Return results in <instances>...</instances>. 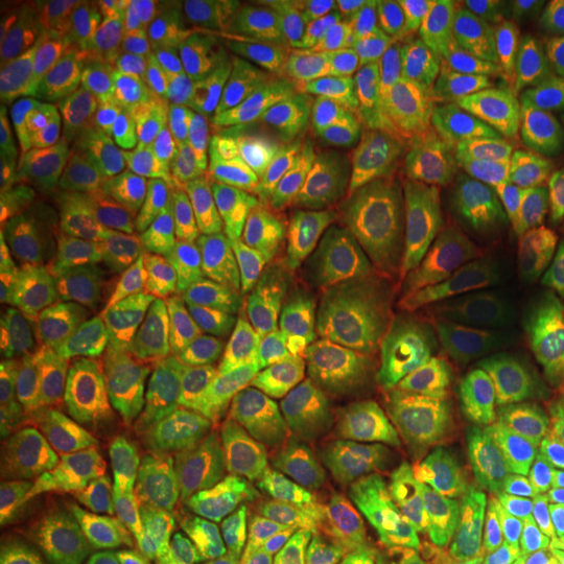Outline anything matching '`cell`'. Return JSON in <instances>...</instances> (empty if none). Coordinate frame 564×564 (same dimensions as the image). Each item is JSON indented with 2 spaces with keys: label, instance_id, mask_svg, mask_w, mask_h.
Returning a JSON list of instances; mask_svg holds the SVG:
<instances>
[{
  "label": "cell",
  "instance_id": "cell-12",
  "mask_svg": "<svg viewBox=\"0 0 564 564\" xmlns=\"http://www.w3.org/2000/svg\"><path fill=\"white\" fill-rule=\"evenodd\" d=\"M423 257L384 236L369 257L322 280L340 308L345 361L377 366L394 337L419 314Z\"/></svg>",
  "mask_w": 564,
  "mask_h": 564
},
{
  "label": "cell",
  "instance_id": "cell-54",
  "mask_svg": "<svg viewBox=\"0 0 564 564\" xmlns=\"http://www.w3.org/2000/svg\"><path fill=\"white\" fill-rule=\"evenodd\" d=\"M562 82H564V79H562Z\"/></svg>",
  "mask_w": 564,
  "mask_h": 564
},
{
  "label": "cell",
  "instance_id": "cell-23",
  "mask_svg": "<svg viewBox=\"0 0 564 564\" xmlns=\"http://www.w3.org/2000/svg\"><path fill=\"white\" fill-rule=\"evenodd\" d=\"M432 470L436 468H429L411 449H371L369 481L337 546V564H377L426 510Z\"/></svg>",
  "mask_w": 564,
  "mask_h": 564
},
{
  "label": "cell",
  "instance_id": "cell-41",
  "mask_svg": "<svg viewBox=\"0 0 564 564\" xmlns=\"http://www.w3.org/2000/svg\"><path fill=\"white\" fill-rule=\"evenodd\" d=\"M0 387L34 403H42V392H45V377H42L30 319H26L24 301L19 293L17 270L11 262L0 267Z\"/></svg>",
  "mask_w": 564,
  "mask_h": 564
},
{
  "label": "cell",
  "instance_id": "cell-35",
  "mask_svg": "<svg viewBox=\"0 0 564 564\" xmlns=\"http://www.w3.org/2000/svg\"><path fill=\"white\" fill-rule=\"evenodd\" d=\"M423 192L394 158L382 133L371 141V165L366 175L364 207L379 230L392 241L415 249Z\"/></svg>",
  "mask_w": 564,
  "mask_h": 564
},
{
  "label": "cell",
  "instance_id": "cell-30",
  "mask_svg": "<svg viewBox=\"0 0 564 564\" xmlns=\"http://www.w3.org/2000/svg\"><path fill=\"white\" fill-rule=\"evenodd\" d=\"M484 280L474 267L423 262L419 312L444 364L470 356V333Z\"/></svg>",
  "mask_w": 564,
  "mask_h": 564
},
{
  "label": "cell",
  "instance_id": "cell-20",
  "mask_svg": "<svg viewBox=\"0 0 564 564\" xmlns=\"http://www.w3.org/2000/svg\"><path fill=\"white\" fill-rule=\"evenodd\" d=\"M322 426L356 444L411 449L436 468L426 423L394 398L377 366L345 361L329 377H306Z\"/></svg>",
  "mask_w": 564,
  "mask_h": 564
},
{
  "label": "cell",
  "instance_id": "cell-31",
  "mask_svg": "<svg viewBox=\"0 0 564 564\" xmlns=\"http://www.w3.org/2000/svg\"><path fill=\"white\" fill-rule=\"evenodd\" d=\"M486 204L463 181L423 192L415 251L423 262L474 267L481 249Z\"/></svg>",
  "mask_w": 564,
  "mask_h": 564
},
{
  "label": "cell",
  "instance_id": "cell-50",
  "mask_svg": "<svg viewBox=\"0 0 564 564\" xmlns=\"http://www.w3.org/2000/svg\"><path fill=\"white\" fill-rule=\"evenodd\" d=\"M377 564H436L432 528H429V505L421 518L379 556Z\"/></svg>",
  "mask_w": 564,
  "mask_h": 564
},
{
  "label": "cell",
  "instance_id": "cell-21",
  "mask_svg": "<svg viewBox=\"0 0 564 564\" xmlns=\"http://www.w3.org/2000/svg\"><path fill=\"white\" fill-rule=\"evenodd\" d=\"M382 241L384 232L350 194L288 178L282 249L312 278L327 280L340 267L369 257Z\"/></svg>",
  "mask_w": 564,
  "mask_h": 564
},
{
  "label": "cell",
  "instance_id": "cell-8",
  "mask_svg": "<svg viewBox=\"0 0 564 564\" xmlns=\"http://www.w3.org/2000/svg\"><path fill=\"white\" fill-rule=\"evenodd\" d=\"M102 95L58 137L24 152L0 178V246L6 262L26 259L53 241H76L87 139Z\"/></svg>",
  "mask_w": 564,
  "mask_h": 564
},
{
  "label": "cell",
  "instance_id": "cell-32",
  "mask_svg": "<svg viewBox=\"0 0 564 564\" xmlns=\"http://www.w3.org/2000/svg\"><path fill=\"white\" fill-rule=\"evenodd\" d=\"M429 528L436 564H494L474 491L453 468L432 470Z\"/></svg>",
  "mask_w": 564,
  "mask_h": 564
},
{
  "label": "cell",
  "instance_id": "cell-9",
  "mask_svg": "<svg viewBox=\"0 0 564 564\" xmlns=\"http://www.w3.org/2000/svg\"><path fill=\"white\" fill-rule=\"evenodd\" d=\"M455 6H411L405 24L369 70V87L379 118H444L491 76L465 66Z\"/></svg>",
  "mask_w": 564,
  "mask_h": 564
},
{
  "label": "cell",
  "instance_id": "cell-26",
  "mask_svg": "<svg viewBox=\"0 0 564 564\" xmlns=\"http://www.w3.org/2000/svg\"><path fill=\"white\" fill-rule=\"evenodd\" d=\"M426 434L436 468H457L468 457L512 442L518 432L499 421L481 371L465 356L444 364V384L426 411Z\"/></svg>",
  "mask_w": 564,
  "mask_h": 564
},
{
  "label": "cell",
  "instance_id": "cell-28",
  "mask_svg": "<svg viewBox=\"0 0 564 564\" xmlns=\"http://www.w3.org/2000/svg\"><path fill=\"white\" fill-rule=\"evenodd\" d=\"M100 253L102 251L84 243H58L34 257L26 272V293H30L32 316L45 345L47 361L53 366V384L68 382L82 371L76 337L70 333L66 314V288L76 274L95 264Z\"/></svg>",
  "mask_w": 564,
  "mask_h": 564
},
{
  "label": "cell",
  "instance_id": "cell-2",
  "mask_svg": "<svg viewBox=\"0 0 564 564\" xmlns=\"http://www.w3.org/2000/svg\"><path fill=\"white\" fill-rule=\"evenodd\" d=\"M220 131L178 116L158 144L105 196L89 243L131 259L158 251L199 220L204 188L223 150Z\"/></svg>",
  "mask_w": 564,
  "mask_h": 564
},
{
  "label": "cell",
  "instance_id": "cell-11",
  "mask_svg": "<svg viewBox=\"0 0 564 564\" xmlns=\"http://www.w3.org/2000/svg\"><path fill=\"white\" fill-rule=\"evenodd\" d=\"M312 32L259 47L215 129L225 144L288 160L312 89Z\"/></svg>",
  "mask_w": 564,
  "mask_h": 564
},
{
  "label": "cell",
  "instance_id": "cell-25",
  "mask_svg": "<svg viewBox=\"0 0 564 564\" xmlns=\"http://www.w3.org/2000/svg\"><path fill=\"white\" fill-rule=\"evenodd\" d=\"M89 497V478L66 457H45L34 468L0 481V556H13L61 533Z\"/></svg>",
  "mask_w": 564,
  "mask_h": 564
},
{
  "label": "cell",
  "instance_id": "cell-40",
  "mask_svg": "<svg viewBox=\"0 0 564 564\" xmlns=\"http://www.w3.org/2000/svg\"><path fill=\"white\" fill-rule=\"evenodd\" d=\"M139 278H144V270L133 259L112 253H100L95 264L76 274L66 288V314L76 340L121 312Z\"/></svg>",
  "mask_w": 564,
  "mask_h": 564
},
{
  "label": "cell",
  "instance_id": "cell-3",
  "mask_svg": "<svg viewBox=\"0 0 564 564\" xmlns=\"http://www.w3.org/2000/svg\"><path fill=\"white\" fill-rule=\"evenodd\" d=\"M457 171L486 204L535 178L564 147V126L531 79L491 76L444 116Z\"/></svg>",
  "mask_w": 564,
  "mask_h": 564
},
{
  "label": "cell",
  "instance_id": "cell-53",
  "mask_svg": "<svg viewBox=\"0 0 564 564\" xmlns=\"http://www.w3.org/2000/svg\"><path fill=\"white\" fill-rule=\"evenodd\" d=\"M539 84L541 89L544 91H552V95H556L562 100V112H564V82H533Z\"/></svg>",
  "mask_w": 564,
  "mask_h": 564
},
{
  "label": "cell",
  "instance_id": "cell-36",
  "mask_svg": "<svg viewBox=\"0 0 564 564\" xmlns=\"http://www.w3.org/2000/svg\"><path fill=\"white\" fill-rule=\"evenodd\" d=\"M394 398L426 423V411L444 384V361L426 333L421 312L400 329L377 364Z\"/></svg>",
  "mask_w": 564,
  "mask_h": 564
},
{
  "label": "cell",
  "instance_id": "cell-45",
  "mask_svg": "<svg viewBox=\"0 0 564 564\" xmlns=\"http://www.w3.org/2000/svg\"><path fill=\"white\" fill-rule=\"evenodd\" d=\"M329 0H253L243 3L253 40L262 45L291 40L301 32H312Z\"/></svg>",
  "mask_w": 564,
  "mask_h": 564
},
{
  "label": "cell",
  "instance_id": "cell-51",
  "mask_svg": "<svg viewBox=\"0 0 564 564\" xmlns=\"http://www.w3.org/2000/svg\"><path fill=\"white\" fill-rule=\"evenodd\" d=\"M531 308L541 319H564V280L554 282V285L535 288L531 293Z\"/></svg>",
  "mask_w": 564,
  "mask_h": 564
},
{
  "label": "cell",
  "instance_id": "cell-47",
  "mask_svg": "<svg viewBox=\"0 0 564 564\" xmlns=\"http://www.w3.org/2000/svg\"><path fill=\"white\" fill-rule=\"evenodd\" d=\"M528 470L556 560L564 564V463L544 455H528Z\"/></svg>",
  "mask_w": 564,
  "mask_h": 564
},
{
  "label": "cell",
  "instance_id": "cell-46",
  "mask_svg": "<svg viewBox=\"0 0 564 564\" xmlns=\"http://www.w3.org/2000/svg\"><path fill=\"white\" fill-rule=\"evenodd\" d=\"M361 74L356 55L350 51L348 34H345L335 3L329 0L327 11L316 21L312 32V82L337 79V76ZM364 76V74H361Z\"/></svg>",
  "mask_w": 564,
  "mask_h": 564
},
{
  "label": "cell",
  "instance_id": "cell-44",
  "mask_svg": "<svg viewBox=\"0 0 564 564\" xmlns=\"http://www.w3.org/2000/svg\"><path fill=\"white\" fill-rule=\"evenodd\" d=\"M518 444L525 449V455H544L564 463V398H556L554 392H549L525 369Z\"/></svg>",
  "mask_w": 564,
  "mask_h": 564
},
{
  "label": "cell",
  "instance_id": "cell-22",
  "mask_svg": "<svg viewBox=\"0 0 564 564\" xmlns=\"http://www.w3.org/2000/svg\"><path fill=\"white\" fill-rule=\"evenodd\" d=\"M196 6L192 0L84 3L110 82L137 79L165 89L175 42Z\"/></svg>",
  "mask_w": 564,
  "mask_h": 564
},
{
  "label": "cell",
  "instance_id": "cell-34",
  "mask_svg": "<svg viewBox=\"0 0 564 564\" xmlns=\"http://www.w3.org/2000/svg\"><path fill=\"white\" fill-rule=\"evenodd\" d=\"M152 314L154 293L144 272V278H139L137 285L131 288L121 312L102 327H97L95 333L76 340L82 371H118L141 361L152 348Z\"/></svg>",
  "mask_w": 564,
  "mask_h": 564
},
{
  "label": "cell",
  "instance_id": "cell-42",
  "mask_svg": "<svg viewBox=\"0 0 564 564\" xmlns=\"http://www.w3.org/2000/svg\"><path fill=\"white\" fill-rule=\"evenodd\" d=\"M42 403L0 387V481H9L45 460Z\"/></svg>",
  "mask_w": 564,
  "mask_h": 564
},
{
  "label": "cell",
  "instance_id": "cell-5",
  "mask_svg": "<svg viewBox=\"0 0 564 564\" xmlns=\"http://www.w3.org/2000/svg\"><path fill=\"white\" fill-rule=\"evenodd\" d=\"M186 366L207 373L228 394L267 447L312 429L316 408L306 373L295 369L278 340L236 316L217 322L186 352Z\"/></svg>",
  "mask_w": 564,
  "mask_h": 564
},
{
  "label": "cell",
  "instance_id": "cell-29",
  "mask_svg": "<svg viewBox=\"0 0 564 564\" xmlns=\"http://www.w3.org/2000/svg\"><path fill=\"white\" fill-rule=\"evenodd\" d=\"M280 345L306 377H329L345 364L340 308L319 278L306 274L295 291L282 319Z\"/></svg>",
  "mask_w": 564,
  "mask_h": 564
},
{
  "label": "cell",
  "instance_id": "cell-33",
  "mask_svg": "<svg viewBox=\"0 0 564 564\" xmlns=\"http://www.w3.org/2000/svg\"><path fill=\"white\" fill-rule=\"evenodd\" d=\"M306 270L285 249L249 257L230 301V316L280 343L282 319Z\"/></svg>",
  "mask_w": 564,
  "mask_h": 564
},
{
  "label": "cell",
  "instance_id": "cell-14",
  "mask_svg": "<svg viewBox=\"0 0 564 564\" xmlns=\"http://www.w3.org/2000/svg\"><path fill=\"white\" fill-rule=\"evenodd\" d=\"M178 118L165 89L137 79H116L102 91L84 154V186L76 217V241L89 243L91 225L112 188L123 181Z\"/></svg>",
  "mask_w": 564,
  "mask_h": 564
},
{
  "label": "cell",
  "instance_id": "cell-17",
  "mask_svg": "<svg viewBox=\"0 0 564 564\" xmlns=\"http://www.w3.org/2000/svg\"><path fill=\"white\" fill-rule=\"evenodd\" d=\"M481 512L494 564H560L535 497L528 455L505 442L457 465Z\"/></svg>",
  "mask_w": 564,
  "mask_h": 564
},
{
  "label": "cell",
  "instance_id": "cell-6",
  "mask_svg": "<svg viewBox=\"0 0 564 564\" xmlns=\"http://www.w3.org/2000/svg\"><path fill=\"white\" fill-rule=\"evenodd\" d=\"M249 264V253L228 230L202 215L192 228L147 257L158 340L175 358L230 316V301Z\"/></svg>",
  "mask_w": 564,
  "mask_h": 564
},
{
  "label": "cell",
  "instance_id": "cell-7",
  "mask_svg": "<svg viewBox=\"0 0 564 564\" xmlns=\"http://www.w3.org/2000/svg\"><path fill=\"white\" fill-rule=\"evenodd\" d=\"M264 449L228 394L183 364L144 468L167 481L225 484L251 474Z\"/></svg>",
  "mask_w": 564,
  "mask_h": 564
},
{
  "label": "cell",
  "instance_id": "cell-4",
  "mask_svg": "<svg viewBox=\"0 0 564 564\" xmlns=\"http://www.w3.org/2000/svg\"><path fill=\"white\" fill-rule=\"evenodd\" d=\"M108 87L84 6L53 11L45 47L0 108L3 167L74 126Z\"/></svg>",
  "mask_w": 564,
  "mask_h": 564
},
{
  "label": "cell",
  "instance_id": "cell-49",
  "mask_svg": "<svg viewBox=\"0 0 564 564\" xmlns=\"http://www.w3.org/2000/svg\"><path fill=\"white\" fill-rule=\"evenodd\" d=\"M11 564H102L82 535L74 528H63L61 533L42 539L37 544L26 546L24 552L13 556Z\"/></svg>",
  "mask_w": 564,
  "mask_h": 564
},
{
  "label": "cell",
  "instance_id": "cell-15",
  "mask_svg": "<svg viewBox=\"0 0 564 564\" xmlns=\"http://www.w3.org/2000/svg\"><path fill=\"white\" fill-rule=\"evenodd\" d=\"M564 217V147L523 188L486 207L474 270L510 291H535Z\"/></svg>",
  "mask_w": 564,
  "mask_h": 564
},
{
  "label": "cell",
  "instance_id": "cell-16",
  "mask_svg": "<svg viewBox=\"0 0 564 564\" xmlns=\"http://www.w3.org/2000/svg\"><path fill=\"white\" fill-rule=\"evenodd\" d=\"M455 13L478 61L514 79H564V0H468Z\"/></svg>",
  "mask_w": 564,
  "mask_h": 564
},
{
  "label": "cell",
  "instance_id": "cell-38",
  "mask_svg": "<svg viewBox=\"0 0 564 564\" xmlns=\"http://www.w3.org/2000/svg\"><path fill=\"white\" fill-rule=\"evenodd\" d=\"M303 131L373 141L382 133V118L373 102L369 79L361 74L312 82L303 105Z\"/></svg>",
  "mask_w": 564,
  "mask_h": 564
},
{
  "label": "cell",
  "instance_id": "cell-39",
  "mask_svg": "<svg viewBox=\"0 0 564 564\" xmlns=\"http://www.w3.org/2000/svg\"><path fill=\"white\" fill-rule=\"evenodd\" d=\"M382 137L421 192H434L463 181L444 118H390L382 123Z\"/></svg>",
  "mask_w": 564,
  "mask_h": 564
},
{
  "label": "cell",
  "instance_id": "cell-19",
  "mask_svg": "<svg viewBox=\"0 0 564 564\" xmlns=\"http://www.w3.org/2000/svg\"><path fill=\"white\" fill-rule=\"evenodd\" d=\"M288 178L285 162L223 144L204 188L202 215L228 230L249 257L278 251L285 238Z\"/></svg>",
  "mask_w": 564,
  "mask_h": 564
},
{
  "label": "cell",
  "instance_id": "cell-43",
  "mask_svg": "<svg viewBox=\"0 0 564 564\" xmlns=\"http://www.w3.org/2000/svg\"><path fill=\"white\" fill-rule=\"evenodd\" d=\"M333 3L348 34L358 70L369 76L373 63L405 24L411 6L387 3V0H333Z\"/></svg>",
  "mask_w": 564,
  "mask_h": 564
},
{
  "label": "cell",
  "instance_id": "cell-27",
  "mask_svg": "<svg viewBox=\"0 0 564 564\" xmlns=\"http://www.w3.org/2000/svg\"><path fill=\"white\" fill-rule=\"evenodd\" d=\"M525 350L518 293L494 280H484L470 333V358L489 387L499 421L512 432H518L523 411Z\"/></svg>",
  "mask_w": 564,
  "mask_h": 564
},
{
  "label": "cell",
  "instance_id": "cell-37",
  "mask_svg": "<svg viewBox=\"0 0 564 564\" xmlns=\"http://www.w3.org/2000/svg\"><path fill=\"white\" fill-rule=\"evenodd\" d=\"M293 178L319 188L350 194L364 204L366 175L371 165V141L303 131L285 160Z\"/></svg>",
  "mask_w": 564,
  "mask_h": 564
},
{
  "label": "cell",
  "instance_id": "cell-13",
  "mask_svg": "<svg viewBox=\"0 0 564 564\" xmlns=\"http://www.w3.org/2000/svg\"><path fill=\"white\" fill-rule=\"evenodd\" d=\"M243 3H199L175 42L165 95L178 116L217 129L232 89L257 55Z\"/></svg>",
  "mask_w": 564,
  "mask_h": 564
},
{
  "label": "cell",
  "instance_id": "cell-18",
  "mask_svg": "<svg viewBox=\"0 0 564 564\" xmlns=\"http://www.w3.org/2000/svg\"><path fill=\"white\" fill-rule=\"evenodd\" d=\"M150 564H253L215 484L152 478L141 489Z\"/></svg>",
  "mask_w": 564,
  "mask_h": 564
},
{
  "label": "cell",
  "instance_id": "cell-24",
  "mask_svg": "<svg viewBox=\"0 0 564 564\" xmlns=\"http://www.w3.org/2000/svg\"><path fill=\"white\" fill-rule=\"evenodd\" d=\"M246 556L253 564H337V544L316 520L246 474L215 484Z\"/></svg>",
  "mask_w": 564,
  "mask_h": 564
},
{
  "label": "cell",
  "instance_id": "cell-10",
  "mask_svg": "<svg viewBox=\"0 0 564 564\" xmlns=\"http://www.w3.org/2000/svg\"><path fill=\"white\" fill-rule=\"evenodd\" d=\"M253 474L316 520L340 546L369 481V453L364 444L345 440L319 423L293 440L267 447Z\"/></svg>",
  "mask_w": 564,
  "mask_h": 564
},
{
  "label": "cell",
  "instance_id": "cell-1",
  "mask_svg": "<svg viewBox=\"0 0 564 564\" xmlns=\"http://www.w3.org/2000/svg\"><path fill=\"white\" fill-rule=\"evenodd\" d=\"M175 379V356L154 340L133 366L79 371L53 384L42 423L47 457H76L105 481H131L147 465Z\"/></svg>",
  "mask_w": 564,
  "mask_h": 564
},
{
  "label": "cell",
  "instance_id": "cell-48",
  "mask_svg": "<svg viewBox=\"0 0 564 564\" xmlns=\"http://www.w3.org/2000/svg\"><path fill=\"white\" fill-rule=\"evenodd\" d=\"M47 26H51V17L34 21L26 30L13 32L3 45V55H0V108L11 100L19 82L24 79L26 70L32 68V63L45 47Z\"/></svg>",
  "mask_w": 564,
  "mask_h": 564
},
{
  "label": "cell",
  "instance_id": "cell-52",
  "mask_svg": "<svg viewBox=\"0 0 564 564\" xmlns=\"http://www.w3.org/2000/svg\"><path fill=\"white\" fill-rule=\"evenodd\" d=\"M560 280H564V217H562L560 232H556L552 257H549L546 270H544V274H541V280H539V288L554 285V282H560Z\"/></svg>",
  "mask_w": 564,
  "mask_h": 564
}]
</instances>
